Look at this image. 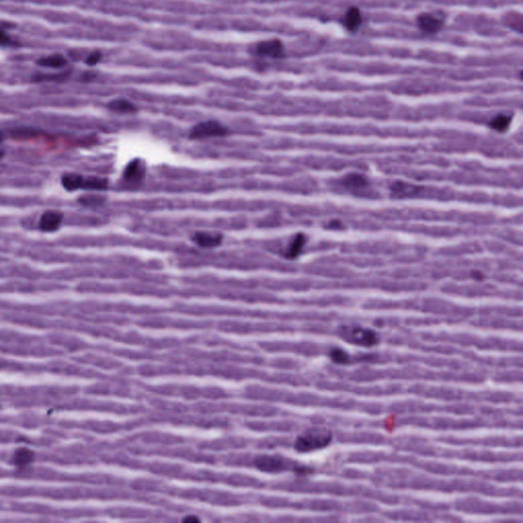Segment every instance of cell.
I'll use <instances>...</instances> for the list:
<instances>
[{
	"mask_svg": "<svg viewBox=\"0 0 523 523\" xmlns=\"http://www.w3.org/2000/svg\"><path fill=\"white\" fill-rule=\"evenodd\" d=\"M333 440L332 432L323 427H312L297 437L294 449L298 453H312L328 447Z\"/></svg>",
	"mask_w": 523,
	"mask_h": 523,
	"instance_id": "cell-1",
	"label": "cell"
},
{
	"mask_svg": "<svg viewBox=\"0 0 523 523\" xmlns=\"http://www.w3.org/2000/svg\"><path fill=\"white\" fill-rule=\"evenodd\" d=\"M337 335L344 341L363 347H372L378 344L379 334L368 328L358 325H344L337 330Z\"/></svg>",
	"mask_w": 523,
	"mask_h": 523,
	"instance_id": "cell-2",
	"label": "cell"
},
{
	"mask_svg": "<svg viewBox=\"0 0 523 523\" xmlns=\"http://www.w3.org/2000/svg\"><path fill=\"white\" fill-rule=\"evenodd\" d=\"M256 466L258 469L268 473H278L290 468V463L279 456H260L256 459Z\"/></svg>",
	"mask_w": 523,
	"mask_h": 523,
	"instance_id": "cell-3",
	"label": "cell"
},
{
	"mask_svg": "<svg viewBox=\"0 0 523 523\" xmlns=\"http://www.w3.org/2000/svg\"><path fill=\"white\" fill-rule=\"evenodd\" d=\"M226 134V128L220 123L215 121L204 122L196 125L190 133V136L194 139H204L211 137L224 136Z\"/></svg>",
	"mask_w": 523,
	"mask_h": 523,
	"instance_id": "cell-4",
	"label": "cell"
},
{
	"mask_svg": "<svg viewBox=\"0 0 523 523\" xmlns=\"http://www.w3.org/2000/svg\"><path fill=\"white\" fill-rule=\"evenodd\" d=\"M256 51L261 56L279 58L283 55L284 48H283V44L280 40H268L261 42L257 46Z\"/></svg>",
	"mask_w": 523,
	"mask_h": 523,
	"instance_id": "cell-5",
	"label": "cell"
},
{
	"mask_svg": "<svg viewBox=\"0 0 523 523\" xmlns=\"http://www.w3.org/2000/svg\"><path fill=\"white\" fill-rule=\"evenodd\" d=\"M417 24L422 31L430 34L439 32L444 26L443 20L431 13L420 14L417 18Z\"/></svg>",
	"mask_w": 523,
	"mask_h": 523,
	"instance_id": "cell-6",
	"label": "cell"
},
{
	"mask_svg": "<svg viewBox=\"0 0 523 523\" xmlns=\"http://www.w3.org/2000/svg\"><path fill=\"white\" fill-rule=\"evenodd\" d=\"M63 219L61 213L57 211H47L42 215L40 220V229L45 232H52L58 229Z\"/></svg>",
	"mask_w": 523,
	"mask_h": 523,
	"instance_id": "cell-7",
	"label": "cell"
},
{
	"mask_svg": "<svg viewBox=\"0 0 523 523\" xmlns=\"http://www.w3.org/2000/svg\"><path fill=\"white\" fill-rule=\"evenodd\" d=\"M193 241L204 248H215L222 242V236L215 233L198 232L193 236Z\"/></svg>",
	"mask_w": 523,
	"mask_h": 523,
	"instance_id": "cell-8",
	"label": "cell"
},
{
	"mask_svg": "<svg viewBox=\"0 0 523 523\" xmlns=\"http://www.w3.org/2000/svg\"><path fill=\"white\" fill-rule=\"evenodd\" d=\"M362 23L361 11L357 7H351L345 13L344 26L348 31H356Z\"/></svg>",
	"mask_w": 523,
	"mask_h": 523,
	"instance_id": "cell-9",
	"label": "cell"
},
{
	"mask_svg": "<svg viewBox=\"0 0 523 523\" xmlns=\"http://www.w3.org/2000/svg\"><path fill=\"white\" fill-rule=\"evenodd\" d=\"M144 175V167L140 161H133L130 163L125 171V177L128 180L137 181L140 180Z\"/></svg>",
	"mask_w": 523,
	"mask_h": 523,
	"instance_id": "cell-10",
	"label": "cell"
},
{
	"mask_svg": "<svg viewBox=\"0 0 523 523\" xmlns=\"http://www.w3.org/2000/svg\"><path fill=\"white\" fill-rule=\"evenodd\" d=\"M83 181L84 178L81 175H78V174H65L61 178L62 186L69 191L82 188Z\"/></svg>",
	"mask_w": 523,
	"mask_h": 523,
	"instance_id": "cell-11",
	"label": "cell"
},
{
	"mask_svg": "<svg viewBox=\"0 0 523 523\" xmlns=\"http://www.w3.org/2000/svg\"><path fill=\"white\" fill-rule=\"evenodd\" d=\"M33 457H34L33 452L30 451L29 449H26V448L19 449L15 452L13 456L14 464L17 466H26L33 461Z\"/></svg>",
	"mask_w": 523,
	"mask_h": 523,
	"instance_id": "cell-12",
	"label": "cell"
},
{
	"mask_svg": "<svg viewBox=\"0 0 523 523\" xmlns=\"http://www.w3.org/2000/svg\"><path fill=\"white\" fill-rule=\"evenodd\" d=\"M65 63H67V60H65V58L62 55H59V54L50 55L44 58H41L39 60L40 65H42V67H47V68H60V67H63Z\"/></svg>",
	"mask_w": 523,
	"mask_h": 523,
	"instance_id": "cell-13",
	"label": "cell"
},
{
	"mask_svg": "<svg viewBox=\"0 0 523 523\" xmlns=\"http://www.w3.org/2000/svg\"><path fill=\"white\" fill-rule=\"evenodd\" d=\"M110 108L118 113H131L135 110L132 103L124 99H117L110 103Z\"/></svg>",
	"mask_w": 523,
	"mask_h": 523,
	"instance_id": "cell-14",
	"label": "cell"
},
{
	"mask_svg": "<svg viewBox=\"0 0 523 523\" xmlns=\"http://www.w3.org/2000/svg\"><path fill=\"white\" fill-rule=\"evenodd\" d=\"M107 182L104 179L97 178V177H90L88 179H84L82 188L85 189H92V190H101L106 188Z\"/></svg>",
	"mask_w": 523,
	"mask_h": 523,
	"instance_id": "cell-15",
	"label": "cell"
},
{
	"mask_svg": "<svg viewBox=\"0 0 523 523\" xmlns=\"http://www.w3.org/2000/svg\"><path fill=\"white\" fill-rule=\"evenodd\" d=\"M303 244H304V236L303 235L298 234L297 236H295V238L293 239L291 246L288 249L287 257L291 258V259L295 258L300 253V251H301V249L303 247Z\"/></svg>",
	"mask_w": 523,
	"mask_h": 523,
	"instance_id": "cell-16",
	"label": "cell"
},
{
	"mask_svg": "<svg viewBox=\"0 0 523 523\" xmlns=\"http://www.w3.org/2000/svg\"><path fill=\"white\" fill-rule=\"evenodd\" d=\"M330 358L332 359L333 362L337 364H345L350 361V356H348V354L345 351L341 350V348H337V347L333 348V350L331 351Z\"/></svg>",
	"mask_w": 523,
	"mask_h": 523,
	"instance_id": "cell-17",
	"label": "cell"
},
{
	"mask_svg": "<svg viewBox=\"0 0 523 523\" xmlns=\"http://www.w3.org/2000/svg\"><path fill=\"white\" fill-rule=\"evenodd\" d=\"M345 185L350 188H363L367 185V181L364 177L359 175H352L345 180Z\"/></svg>",
	"mask_w": 523,
	"mask_h": 523,
	"instance_id": "cell-18",
	"label": "cell"
},
{
	"mask_svg": "<svg viewBox=\"0 0 523 523\" xmlns=\"http://www.w3.org/2000/svg\"><path fill=\"white\" fill-rule=\"evenodd\" d=\"M510 124V118L507 116H498L492 123V127L497 131H504Z\"/></svg>",
	"mask_w": 523,
	"mask_h": 523,
	"instance_id": "cell-19",
	"label": "cell"
},
{
	"mask_svg": "<svg viewBox=\"0 0 523 523\" xmlns=\"http://www.w3.org/2000/svg\"><path fill=\"white\" fill-rule=\"evenodd\" d=\"M100 57H101V54L98 52V51H95L93 53H91L88 58H87V63L89 64H95L97 63L99 60H100Z\"/></svg>",
	"mask_w": 523,
	"mask_h": 523,
	"instance_id": "cell-20",
	"label": "cell"
},
{
	"mask_svg": "<svg viewBox=\"0 0 523 523\" xmlns=\"http://www.w3.org/2000/svg\"><path fill=\"white\" fill-rule=\"evenodd\" d=\"M5 42H7V38L2 31H0V44H3Z\"/></svg>",
	"mask_w": 523,
	"mask_h": 523,
	"instance_id": "cell-21",
	"label": "cell"
},
{
	"mask_svg": "<svg viewBox=\"0 0 523 523\" xmlns=\"http://www.w3.org/2000/svg\"><path fill=\"white\" fill-rule=\"evenodd\" d=\"M3 157V150L0 149V159H1Z\"/></svg>",
	"mask_w": 523,
	"mask_h": 523,
	"instance_id": "cell-22",
	"label": "cell"
},
{
	"mask_svg": "<svg viewBox=\"0 0 523 523\" xmlns=\"http://www.w3.org/2000/svg\"><path fill=\"white\" fill-rule=\"evenodd\" d=\"M2 139H3V134H2L1 132H0V142L2 141Z\"/></svg>",
	"mask_w": 523,
	"mask_h": 523,
	"instance_id": "cell-23",
	"label": "cell"
}]
</instances>
